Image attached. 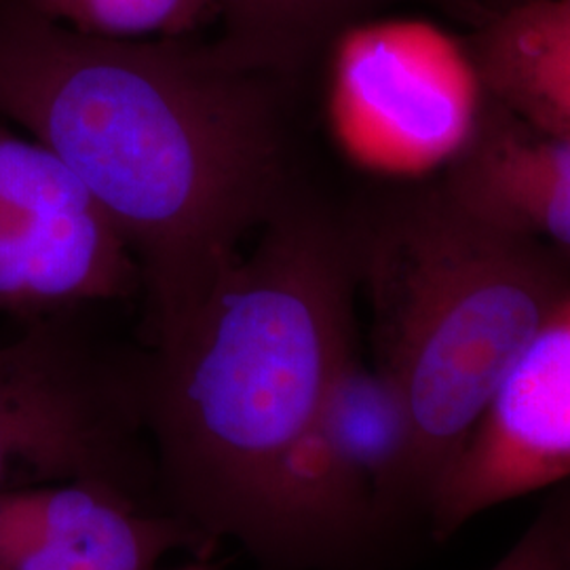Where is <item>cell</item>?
Returning a JSON list of instances; mask_svg holds the SVG:
<instances>
[{
	"label": "cell",
	"mask_w": 570,
	"mask_h": 570,
	"mask_svg": "<svg viewBox=\"0 0 570 570\" xmlns=\"http://www.w3.org/2000/svg\"><path fill=\"white\" fill-rule=\"evenodd\" d=\"M317 428L372 490L385 522L412 497V429L400 393L379 367L357 353L334 379Z\"/></svg>",
	"instance_id": "cell-10"
},
{
	"label": "cell",
	"mask_w": 570,
	"mask_h": 570,
	"mask_svg": "<svg viewBox=\"0 0 570 570\" xmlns=\"http://www.w3.org/2000/svg\"><path fill=\"white\" fill-rule=\"evenodd\" d=\"M68 313L0 343V490L87 484L140 505L157 478L138 367L112 364Z\"/></svg>",
	"instance_id": "cell-4"
},
{
	"label": "cell",
	"mask_w": 570,
	"mask_h": 570,
	"mask_svg": "<svg viewBox=\"0 0 570 570\" xmlns=\"http://www.w3.org/2000/svg\"><path fill=\"white\" fill-rule=\"evenodd\" d=\"M102 209L79 176L35 138L0 121V220L81 216Z\"/></svg>",
	"instance_id": "cell-13"
},
{
	"label": "cell",
	"mask_w": 570,
	"mask_h": 570,
	"mask_svg": "<svg viewBox=\"0 0 570 570\" xmlns=\"http://www.w3.org/2000/svg\"><path fill=\"white\" fill-rule=\"evenodd\" d=\"M570 480V294L534 332L429 494L435 537Z\"/></svg>",
	"instance_id": "cell-5"
},
{
	"label": "cell",
	"mask_w": 570,
	"mask_h": 570,
	"mask_svg": "<svg viewBox=\"0 0 570 570\" xmlns=\"http://www.w3.org/2000/svg\"><path fill=\"white\" fill-rule=\"evenodd\" d=\"M45 20L122 41L190 39L220 20L223 0H20Z\"/></svg>",
	"instance_id": "cell-12"
},
{
	"label": "cell",
	"mask_w": 570,
	"mask_h": 570,
	"mask_svg": "<svg viewBox=\"0 0 570 570\" xmlns=\"http://www.w3.org/2000/svg\"><path fill=\"white\" fill-rule=\"evenodd\" d=\"M193 543L202 539L174 515L110 490H0V570H155L167 551Z\"/></svg>",
	"instance_id": "cell-6"
},
{
	"label": "cell",
	"mask_w": 570,
	"mask_h": 570,
	"mask_svg": "<svg viewBox=\"0 0 570 570\" xmlns=\"http://www.w3.org/2000/svg\"><path fill=\"white\" fill-rule=\"evenodd\" d=\"M484 96L551 136L570 140V0H510L465 42Z\"/></svg>",
	"instance_id": "cell-9"
},
{
	"label": "cell",
	"mask_w": 570,
	"mask_h": 570,
	"mask_svg": "<svg viewBox=\"0 0 570 570\" xmlns=\"http://www.w3.org/2000/svg\"><path fill=\"white\" fill-rule=\"evenodd\" d=\"M301 87L218 39H102L0 0V121L51 148L117 226L148 330L197 305L313 186Z\"/></svg>",
	"instance_id": "cell-1"
},
{
	"label": "cell",
	"mask_w": 570,
	"mask_h": 570,
	"mask_svg": "<svg viewBox=\"0 0 570 570\" xmlns=\"http://www.w3.org/2000/svg\"><path fill=\"white\" fill-rule=\"evenodd\" d=\"M351 218L374 366L406 407L412 497L425 510L515 357L569 296L570 252L480 220L438 178L357 199Z\"/></svg>",
	"instance_id": "cell-3"
},
{
	"label": "cell",
	"mask_w": 570,
	"mask_h": 570,
	"mask_svg": "<svg viewBox=\"0 0 570 570\" xmlns=\"http://www.w3.org/2000/svg\"><path fill=\"white\" fill-rule=\"evenodd\" d=\"M480 2L487 7V11H490V9H499V7L508 4L510 0H480Z\"/></svg>",
	"instance_id": "cell-15"
},
{
	"label": "cell",
	"mask_w": 570,
	"mask_h": 570,
	"mask_svg": "<svg viewBox=\"0 0 570 570\" xmlns=\"http://www.w3.org/2000/svg\"><path fill=\"white\" fill-rule=\"evenodd\" d=\"M395 0H223L218 41L237 58L303 85L351 28Z\"/></svg>",
	"instance_id": "cell-11"
},
{
	"label": "cell",
	"mask_w": 570,
	"mask_h": 570,
	"mask_svg": "<svg viewBox=\"0 0 570 570\" xmlns=\"http://www.w3.org/2000/svg\"><path fill=\"white\" fill-rule=\"evenodd\" d=\"M489 570H570V492L551 501Z\"/></svg>",
	"instance_id": "cell-14"
},
{
	"label": "cell",
	"mask_w": 570,
	"mask_h": 570,
	"mask_svg": "<svg viewBox=\"0 0 570 570\" xmlns=\"http://www.w3.org/2000/svg\"><path fill=\"white\" fill-rule=\"evenodd\" d=\"M178 570H214L212 567H207V564H188V567H184V569Z\"/></svg>",
	"instance_id": "cell-16"
},
{
	"label": "cell",
	"mask_w": 570,
	"mask_h": 570,
	"mask_svg": "<svg viewBox=\"0 0 570 570\" xmlns=\"http://www.w3.org/2000/svg\"><path fill=\"white\" fill-rule=\"evenodd\" d=\"M140 268L104 214L0 220V311L26 320L127 296Z\"/></svg>",
	"instance_id": "cell-8"
},
{
	"label": "cell",
	"mask_w": 570,
	"mask_h": 570,
	"mask_svg": "<svg viewBox=\"0 0 570 570\" xmlns=\"http://www.w3.org/2000/svg\"><path fill=\"white\" fill-rule=\"evenodd\" d=\"M480 220L570 252V140L484 100L438 178Z\"/></svg>",
	"instance_id": "cell-7"
},
{
	"label": "cell",
	"mask_w": 570,
	"mask_h": 570,
	"mask_svg": "<svg viewBox=\"0 0 570 570\" xmlns=\"http://www.w3.org/2000/svg\"><path fill=\"white\" fill-rule=\"evenodd\" d=\"M357 294L351 205L308 186L197 305L148 330L138 391L157 489L202 541L265 562L285 456L357 353Z\"/></svg>",
	"instance_id": "cell-2"
}]
</instances>
